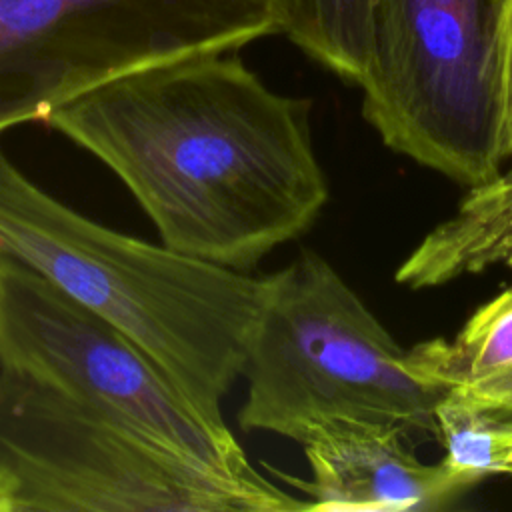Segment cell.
<instances>
[{"label": "cell", "instance_id": "obj_1", "mask_svg": "<svg viewBox=\"0 0 512 512\" xmlns=\"http://www.w3.org/2000/svg\"><path fill=\"white\" fill-rule=\"evenodd\" d=\"M234 52L126 72L46 124L126 184L162 244L248 272L316 222L328 182L312 102L270 90Z\"/></svg>", "mask_w": 512, "mask_h": 512}, {"label": "cell", "instance_id": "obj_2", "mask_svg": "<svg viewBox=\"0 0 512 512\" xmlns=\"http://www.w3.org/2000/svg\"><path fill=\"white\" fill-rule=\"evenodd\" d=\"M0 250L132 338L212 422L242 376L264 276L110 230L30 182L0 148Z\"/></svg>", "mask_w": 512, "mask_h": 512}, {"label": "cell", "instance_id": "obj_3", "mask_svg": "<svg viewBox=\"0 0 512 512\" xmlns=\"http://www.w3.org/2000/svg\"><path fill=\"white\" fill-rule=\"evenodd\" d=\"M242 376L244 432L302 444L332 420H376L440 440L436 404L448 388L412 370L406 350L314 250L264 276Z\"/></svg>", "mask_w": 512, "mask_h": 512}, {"label": "cell", "instance_id": "obj_4", "mask_svg": "<svg viewBox=\"0 0 512 512\" xmlns=\"http://www.w3.org/2000/svg\"><path fill=\"white\" fill-rule=\"evenodd\" d=\"M310 510L268 478L200 466L0 362V512Z\"/></svg>", "mask_w": 512, "mask_h": 512}, {"label": "cell", "instance_id": "obj_5", "mask_svg": "<svg viewBox=\"0 0 512 512\" xmlns=\"http://www.w3.org/2000/svg\"><path fill=\"white\" fill-rule=\"evenodd\" d=\"M358 86L394 152L470 188L500 174V0H374Z\"/></svg>", "mask_w": 512, "mask_h": 512}, {"label": "cell", "instance_id": "obj_6", "mask_svg": "<svg viewBox=\"0 0 512 512\" xmlns=\"http://www.w3.org/2000/svg\"><path fill=\"white\" fill-rule=\"evenodd\" d=\"M278 32L276 0H0V134L126 72Z\"/></svg>", "mask_w": 512, "mask_h": 512}, {"label": "cell", "instance_id": "obj_7", "mask_svg": "<svg viewBox=\"0 0 512 512\" xmlns=\"http://www.w3.org/2000/svg\"><path fill=\"white\" fill-rule=\"evenodd\" d=\"M0 362L220 474L266 480L226 424L208 420L120 328L0 250Z\"/></svg>", "mask_w": 512, "mask_h": 512}, {"label": "cell", "instance_id": "obj_8", "mask_svg": "<svg viewBox=\"0 0 512 512\" xmlns=\"http://www.w3.org/2000/svg\"><path fill=\"white\" fill-rule=\"evenodd\" d=\"M410 436L398 424L376 420H332L304 442L310 480L270 468L278 478L310 496V510L408 512L438 510L472 484L444 458L418 460Z\"/></svg>", "mask_w": 512, "mask_h": 512}, {"label": "cell", "instance_id": "obj_9", "mask_svg": "<svg viewBox=\"0 0 512 512\" xmlns=\"http://www.w3.org/2000/svg\"><path fill=\"white\" fill-rule=\"evenodd\" d=\"M494 264L512 268V170L472 186L458 210L398 266L396 282L434 288Z\"/></svg>", "mask_w": 512, "mask_h": 512}, {"label": "cell", "instance_id": "obj_10", "mask_svg": "<svg viewBox=\"0 0 512 512\" xmlns=\"http://www.w3.org/2000/svg\"><path fill=\"white\" fill-rule=\"evenodd\" d=\"M416 374L512 412V286L480 306L452 338L406 350Z\"/></svg>", "mask_w": 512, "mask_h": 512}, {"label": "cell", "instance_id": "obj_11", "mask_svg": "<svg viewBox=\"0 0 512 512\" xmlns=\"http://www.w3.org/2000/svg\"><path fill=\"white\" fill-rule=\"evenodd\" d=\"M374 0H276L280 32L346 82L360 84L372 38Z\"/></svg>", "mask_w": 512, "mask_h": 512}, {"label": "cell", "instance_id": "obj_12", "mask_svg": "<svg viewBox=\"0 0 512 512\" xmlns=\"http://www.w3.org/2000/svg\"><path fill=\"white\" fill-rule=\"evenodd\" d=\"M444 462L472 486L512 468V412L448 388L436 404Z\"/></svg>", "mask_w": 512, "mask_h": 512}, {"label": "cell", "instance_id": "obj_13", "mask_svg": "<svg viewBox=\"0 0 512 512\" xmlns=\"http://www.w3.org/2000/svg\"><path fill=\"white\" fill-rule=\"evenodd\" d=\"M500 88H502V146L512 158V0H500Z\"/></svg>", "mask_w": 512, "mask_h": 512}, {"label": "cell", "instance_id": "obj_14", "mask_svg": "<svg viewBox=\"0 0 512 512\" xmlns=\"http://www.w3.org/2000/svg\"><path fill=\"white\" fill-rule=\"evenodd\" d=\"M508 474H510V476H512V468H510V472H508Z\"/></svg>", "mask_w": 512, "mask_h": 512}]
</instances>
